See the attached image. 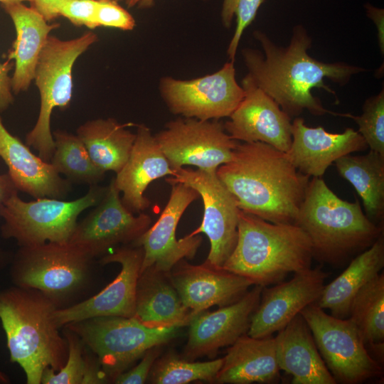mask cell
<instances>
[{
	"mask_svg": "<svg viewBox=\"0 0 384 384\" xmlns=\"http://www.w3.org/2000/svg\"><path fill=\"white\" fill-rule=\"evenodd\" d=\"M353 119L358 126V132L365 139L370 150L384 156V89L376 95L368 98L360 115L338 113Z\"/></svg>",
	"mask_w": 384,
	"mask_h": 384,
	"instance_id": "obj_35",
	"label": "cell"
},
{
	"mask_svg": "<svg viewBox=\"0 0 384 384\" xmlns=\"http://www.w3.org/2000/svg\"><path fill=\"white\" fill-rule=\"evenodd\" d=\"M170 185V196L159 219L132 243L144 251L140 273L148 268L169 273L181 260L192 259L201 244L202 238L198 235H188L179 240L176 237L181 218L199 197L198 193L182 183Z\"/></svg>",
	"mask_w": 384,
	"mask_h": 384,
	"instance_id": "obj_16",
	"label": "cell"
},
{
	"mask_svg": "<svg viewBox=\"0 0 384 384\" xmlns=\"http://www.w3.org/2000/svg\"><path fill=\"white\" fill-rule=\"evenodd\" d=\"M279 371L275 337L253 338L245 334L227 349L215 383H274Z\"/></svg>",
	"mask_w": 384,
	"mask_h": 384,
	"instance_id": "obj_26",
	"label": "cell"
},
{
	"mask_svg": "<svg viewBox=\"0 0 384 384\" xmlns=\"http://www.w3.org/2000/svg\"><path fill=\"white\" fill-rule=\"evenodd\" d=\"M68 345V358L58 371L47 368L43 373L42 384H97L110 381L96 356L73 331L63 327Z\"/></svg>",
	"mask_w": 384,
	"mask_h": 384,
	"instance_id": "obj_32",
	"label": "cell"
},
{
	"mask_svg": "<svg viewBox=\"0 0 384 384\" xmlns=\"http://www.w3.org/2000/svg\"><path fill=\"white\" fill-rule=\"evenodd\" d=\"M329 273L320 267L295 272L287 282L263 287L252 315L247 334L253 338L272 336L284 328L307 306L316 302Z\"/></svg>",
	"mask_w": 384,
	"mask_h": 384,
	"instance_id": "obj_17",
	"label": "cell"
},
{
	"mask_svg": "<svg viewBox=\"0 0 384 384\" xmlns=\"http://www.w3.org/2000/svg\"><path fill=\"white\" fill-rule=\"evenodd\" d=\"M265 0H223L221 19L225 27L230 28L234 16L236 26L227 50L230 61L234 62L241 36L255 20Z\"/></svg>",
	"mask_w": 384,
	"mask_h": 384,
	"instance_id": "obj_36",
	"label": "cell"
},
{
	"mask_svg": "<svg viewBox=\"0 0 384 384\" xmlns=\"http://www.w3.org/2000/svg\"><path fill=\"white\" fill-rule=\"evenodd\" d=\"M10 380L6 374L0 370V384H8Z\"/></svg>",
	"mask_w": 384,
	"mask_h": 384,
	"instance_id": "obj_45",
	"label": "cell"
},
{
	"mask_svg": "<svg viewBox=\"0 0 384 384\" xmlns=\"http://www.w3.org/2000/svg\"><path fill=\"white\" fill-rule=\"evenodd\" d=\"M1 7L10 16L16 30V38L7 60H14L11 88L13 93L18 95L26 91L33 81L42 49L50 31L60 24L49 23L37 11L22 2L1 4Z\"/></svg>",
	"mask_w": 384,
	"mask_h": 384,
	"instance_id": "obj_24",
	"label": "cell"
},
{
	"mask_svg": "<svg viewBox=\"0 0 384 384\" xmlns=\"http://www.w3.org/2000/svg\"><path fill=\"white\" fill-rule=\"evenodd\" d=\"M262 289L263 287L255 285L235 302L194 316L188 324V338L184 352L187 359L214 356L219 348L230 346L247 334Z\"/></svg>",
	"mask_w": 384,
	"mask_h": 384,
	"instance_id": "obj_20",
	"label": "cell"
},
{
	"mask_svg": "<svg viewBox=\"0 0 384 384\" xmlns=\"http://www.w3.org/2000/svg\"><path fill=\"white\" fill-rule=\"evenodd\" d=\"M300 314L336 383L357 384L381 375V366L370 355L351 319L328 314L316 302L306 306Z\"/></svg>",
	"mask_w": 384,
	"mask_h": 384,
	"instance_id": "obj_10",
	"label": "cell"
},
{
	"mask_svg": "<svg viewBox=\"0 0 384 384\" xmlns=\"http://www.w3.org/2000/svg\"><path fill=\"white\" fill-rule=\"evenodd\" d=\"M98 41L97 36L86 32L70 40L49 36L38 58L34 73L41 104L37 121L26 136V144L50 162L55 143L50 129L55 108L66 110L73 96V68L77 59Z\"/></svg>",
	"mask_w": 384,
	"mask_h": 384,
	"instance_id": "obj_7",
	"label": "cell"
},
{
	"mask_svg": "<svg viewBox=\"0 0 384 384\" xmlns=\"http://www.w3.org/2000/svg\"><path fill=\"white\" fill-rule=\"evenodd\" d=\"M114 178L95 208L77 223L69 242L92 258L117 245L132 244L151 225V217L134 215L122 203Z\"/></svg>",
	"mask_w": 384,
	"mask_h": 384,
	"instance_id": "obj_15",
	"label": "cell"
},
{
	"mask_svg": "<svg viewBox=\"0 0 384 384\" xmlns=\"http://www.w3.org/2000/svg\"><path fill=\"white\" fill-rule=\"evenodd\" d=\"M117 2L123 1L128 8L137 6L139 9H149L153 6L154 0H114Z\"/></svg>",
	"mask_w": 384,
	"mask_h": 384,
	"instance_id": "obj_44",
	"label": "cell"
},
{
	"mask_svg": "<svg viewBox=\"0 0 384 384\" xmlns=\"http://www.w3.org/2000/svg\"><path fill=\"white\" fill-rule=\"evenodd\" d=\"M107 188L98 184L90 186L85 195L70 201L41 198L28 202L16 193L0 206V217L4 221L1 236L15 239L20 247L68 242L79 215L98 204Z\"/></svg>",
	"mask_w": 384,
	"mask_h": 384,
	"instance_id": "obj_8",
	"label": "cell"
},
{
	"mask_svg": "<svg viewBox=\"0 0 384 384\" xmlns=\"http://www.w3.org/2000/svg\"><path fill=\"white\" fill-rule=\"evenodd\" d=\"M132 125L112 118L96 119L81 124L76 135L97 167L117 174L127 162L136 139V133L127 129Z\"/></svg>",
	"mask_w": 384,
	"mask_h": 384,
	"instance_id": "obj_29",
	"label": "cell"
},
{
	"mask_svg": "<svg viewBox=\"0 0 384 384\" xmlns=\"http://www.w3.org/2000/svg\"><path fill=\"white\" fill-rule=\"evenodd\" d=\"M160 352L161 346H155L149 349L143 355L138 364L117 375L112 380L113 383L117 384L144 383Z\"/></svg>",
	"mask_w": 384,
	"mask_h": 384,
	"instance_id": "obj_39",
	"label": "cell"
},
{
	"mask_svg": "<svg viewBox=\"0 0 384 384\" xmlns=\"http://www.w3.org/2000/svg\"><path fill=\"white\" fill-rule=\"evenodd\" d=\"M55 149L50 163L70 183L98 184L105 172L97 167L80 138L64 130L53 134Z\"/></svg>",
	"mask_w": 384,
	"mask_h": 384,
	"instance_id": "obj_33",
	"label": "cell"
},
{
	"mask_svg": "<svg viewBox=\"0 0 384 384\" xmlns=\"http://www.w3.org/2000/svg\"><path fill=\"white\" fill-rule=\"evenodd\" d=\"M66 0H31V7L37 11L48 21L58 17V11Z\"/></svg>",
	"mask_w": 384,
	"mask_h": 384,
	"instance_id": "obj_41",
	"label": "cell"
},
{
	"mask_svg": "<svg viewBox=\"0 0 384 384\" xmlns=\"http://www.w3.org/2000/svg\"><path fill=\"white\" fill-rule=\"evenodd\" d=\"M334 164L362 199L366 216L376 224L380 222L384 215V156L370 150L364 155L343 156Z\"/></svg>",
	"mask_w": 384,
	"mask_h": 384,
	"instance_id": "obj_30",
	"label": "cell"
},
{
	"mask_svg": "<svg viewBox=\"0 0 384 384\" xmlns=\"http://www.w3.org/2000/svg\"><path fill=\"white\" fill-rule=\"evenodd\" d=\"M277 333L275 340L278 366L280 370L292 376V383H336L301 314Z\"/></svg>",
	"mask_w": 384,
	"mask_h": 384,
	"instance_id": "obj_25",
	"label": "cell"
},
{
	"mask_svg": "<svg viewBox=\"0 0 384 384\" xmlns=\"http://www.w3.org/2000/svg\"><path fill=\"white\" fill-rule=\"evenodd\" d=\"M97 4V0H66L58 9V16L66 18L75 26L95 29Z\"/></svg>",
	"mask_w": 384,
	"mask_h": 384,
	"instance_id": "obj_38",
	"label": "cell"
},
{
	"mask_svg": "<svg viewBox=\"0 0 384 384\" xmlns=\"http://www.w3.org/2000/svg\"><path fill=\"white\" fill-rule=\"evenodd\" d=\"M95 22L97 27L132 31L135 26L133 16L114 0H97Z\"/></svg>",
	"mask_w": 384,
	"mask_h": 384,
	"instance_id": "obj_37",
	"label": "cell"
},
{
	"mask_svg": "<svg viewBox=\"0 0 384 384\" xmlns=\"http://www.w3.org/2000/svg\"><path fill=\"white\" fill-rule=\"evenodd\" d=\"M154 137L174 171L184 166L216 171L232 160L238 143L218 119L179 118L168 122Z\"/></svg>",
	"mask_w": 384,
	"mask_h": 384,
	"instance_id": "obj_12",
	"label": "cell"
},
{
	"mask_svg": "<svg viewBox=\"0 0 384 384\" xmlns=\"http://www.w3.org/2000/svg\"><path fill=\"white\" fill-rule=\"evenodd\" d=\"M0 158L19 191L35 198L61 199L71 189V183L60 176L50 162L35 155L27 144L11 134L0 116Z\"/></svg>",
	"mask_w": 384,
	"mask_h": 384,
	"instance_id": "obj_23",
	"label": "cell"
},
{
	"mask_svg": "<svg viewBox=\"0 0 384 384\" xmlns=\"http://www.w3.org/2000/svg\"><path fill=\"white\" fill-rule=\"evenodd\" d=\"M159 87L171 112L200 120L230 117L245 96L232 61L213 74L190 80L163 78Z\"/></svg>",
	"mask_w": 384,
	"mask_h": 384,
	"instance_id": "obj_13",
	"label": "cell"
},
{
	"mask_svg": "<svg viewBox=\"0 0 384 384\" xmlns=\"http://www.w3.org/2000/svg\"><path fill=\"white\" fill-rule=\"evenodd\" d=\"M168 276L193 317L213 306L222 307L235 302L254 285L249 279L206 261L194 265L182 260Z\"/></svg>",
	"mask_w": 384,
	"mask_h": 384,
	"instance_id": "obj_19",
	"label": "cell"
},
{
	"mask_svg": "<svg viewBox=\"0 0 384 384\" xmlns=\"http://www.w3.org/2000/svg\"><path fill=\"white\" fill-rule=\"evenodd\" d=\"M174 173L149 128L139 124L129 158L113 178L116 188L122 193L124 206L133 213H140L150 205L144 195L148 186Z\"/></svg>",
	"mask_w": 384,
	"mask_h": 384,
	"instance_id": "obj_22",
	"label": "cell"
},
{
	"mask_svg": "<svg viewBox=\"0 0 384 384\" xmlns=\"http://www.w3.org/2000/svg\"><path fill=\"white\" fill-rule=\"evenodd\" d=\"M313 258L310 239L299 225L240 210L237 242L222 268L265 287L310 268Z\"/></svg>",
	"mask_w": 384,
	"mask_h": 384,
	"instance_id": "obj_4",
	"label": "cell"
},
{
	"mask_svg": "<svg viewBox=\"0 0 384 384\" xmlns=\"http://www.w3.org/2000/svg\"><path fill=\"white\" fill-rule=\"evenodd\" d=\"M348 318L358 328L366 345L380 356L384 339V274L379 273L353 299Z\"/></svg>",
	"mask_w": 384,
	"mask_h": 384,
	"instance_id": "obj_31",
	"label": "cell"
},
{
	"mask_svg": "<svg viewBox=\"0 0 384 384\" xmlns=\"http://www.w3.org/2000/svg\"><path fill=\"white\" fill-rule=\"evenodd\" d=\"M31 0H0V2L1 4H6V3H13V2H23V1H29L31 2Z\"/></svg>",
	"mask_w": 384,
	"mask_h": 384,
	"instance_id": "obj_46",
	"label": "cell"
},
{
	"mask_svg": "<svg viewBox=\"0 0 384 384\" xmlns=\"http://www.w3.org/2000/svg\"><path fill=\"white\" fill-rule=\"evenodd\" d=\"M96 356L109 380L150 348L176 337L180 327H149L135 317L98 316L66 324ZM63 326V327H64Z\"/></svg>",
	"mask_w": 384,
	"mask_h": 384,
	"instance_id": "obj_9",
	"label": "cell"
},
{
	"mask_svg": "<svg viewBox=\"0 0 384 384\" xmlns=\"http://www.w3.org/2000/svg\"><path fill=\"white\" fill-rule=\"evenodd\" d=\"M245 96L224 129L235 141L263 142L287 152L292 143V122L278 104L247 75L242 80Z\"/></svg>",
	"mask_w": 384,
	"mask_h": 384,
	"instance_id": "obj_18",
	"label": "cell"
},
{
	"mask_svg": "<svg viewBox=\"0 0 384 384\" xmlns=\"http://www.w3.org/2000/svg\"><path fill=\"white\" fill-rule=\"evenodd\" d=\"M367 16L375 23L378 30V40L382 55L384 51V10L370 4L365 5Z\"/></svg>",
	"mask_w": 384,
	"mask_h": 384,
	"instance_id": "obj_43",
	"label": "cell"
},
{
	"mask_svg": "<svg viewBox=\"0 0 384 384\" xmlns=\"http://www.w3.org/2000/svg\"><path fill=\"white\" fill-rule=\"evenodd\" d=\"M295 224L309 236L314 257L331 265L366 250L383 234L358 201L341 199L321 177L309 180Z\"/></svg>",
	"mask_w": 384,
	"mask_h": 384,
	"instance_id": "obj_5",
	"label": "cell"
},
{
	"mask_svg": "<svg viewBox=\"0 0 384 384\" xmlns=\"http://www.w3.org/2000/svg\"><path fill=\"white\" fill-rule=\"evenodd\" d=\"M223 363V358L194 362L169 353L155 361L149 380L156 384H186L197 380L214 382Z\"/></svg>",
	"mask_w": 384,
	"mask_h": 384,
	"instance_id": "obj_34",
	"label": "cell"
},
{
	"mask_svg": "<svg viewBox=\"0 0 384 384\" xmlns=\"http://www.w3.org/2000/svg\"><path fill=\"white\" fill-rule=\"evenodd\" d=\"M143 256L142 247L134 245L122 246L104 255L100 263H119V273L95 295L67 307L56 309L53 317L58 327L60 329L72 322L98 316L134 317L137 284Z\"/></svg>",
	"mask_w": 384,
	"mask_h": 384,
	"instance_id": "obj_14",
	"label": "cell"
},
{
	"mask_svg": "<svg viewBox=\"0 0 384 384\" xmlns=\"http://www.w3.org/2000/svg\"><path fill=\"white\" fill-rule=\"evenodd\" d=\"M254 37L263 52L252 48L242 50L247 75L291 119L304 110L315 116L337 115L326 110L311 91L323 89L336 96L324 83L325 79L345 85L353 75L366 70L343 62L324 63L311 57L308 50L311 47V38L302 25L294 27L286 47L277 46L260 31L254 32Z\"/></svg>",
	"mask_w": 384,
	"mask_h": 384,
	"instance_id": "obj_1",
	"label": "cell"
},
{
	"mask_svg": "<svg viewBox=\"0 0 384 384\" xmlns=\"http://www.w3.org/2000/svg\"><path fill=\"white\" fill-rule=\"evenodd\" d=\"M169 184L182 183L193 188L202 198V222L190 235L204 233L210 247L206 262L222 268L233 251L238 239L240 208L235 196L219 179L216 171L181 167L166 178Z\"/></svg>",
	"mask_w": 384,
	"mask_h": 384,
	"instance_id": "obj_11",
	"label": "cell"
},
{
	"mask_svg": "<svg viewBox=\"0 0 384 384\" xmlns=\"http://www.w3.org/2000/svg\"><path fill=\"white\" fill-rule=\"evenodd\" d=\"M216 174L239 208L269 222L295 224L309 182L286 152L263 142H238Z\"/></svg>",
	"mask_w": 384,
	"mask_h": 384,
	"instance_id": "obj_2",
	"label": "cell"
},
{
	"mask_svg": "<svg viewBox=\"0 0 384 384\" xmlns=\"http://www.w3.org/2000/svg\"><path fill=\"white\" fill-rule=\"evenodd\" d=\"M134 317L149 327H181L193 318L168 273L151 268L142 271L138 278Z\"/></svg>",
	"mask_w": 384,
	"mask_h": 384,
	"instance_id": "obj_27",
	"label": "cell"
},
{
	"mask_svg": "<svg viewBox=\"0 0 384 384\" xmlns=\"http://www.w3.org/2000/svg\"><path fill=\"white\" fill-rule=\"evenodd\" d=\"M367 148L363 137L353 128L330 133L322 127H308L297 117L292 122V143L286 153L300 172L309 177H321L340 157Z\"/></svg>",
	"mask_w": 384,
	"mask_h": 384,
	"instance_id": "obj_21",
	"label": "cell"
},
{
	"mask_svg": "<svg viewBox=\"0 0 384 384\" xmlns=\"http://www.w3.org/2000/svg\"><path fill=\"white\" fill-rule=\"evenodd\" d=\"M384 267V238L382 234L368 249L352 260L334 280L324 285L316 304L331 315L348 317L351 302L358 292L380 273Z\"/></svg>",
	"mask_w": 384,
	"mask_h": 384,
	"instance_id": "obj_28",
	"label": "cell"
},
{
	"mask_svg": "<svg viewBox=\"0 0 384 384\" xmlns=\"http://www.w3.org/2000/svg\"><path fill=\"white\" fill-rule=\"evenodd\" d=\"M13 67L14 63L8 60L0 63V112L6 110L14 102L11 78L9 75Z\"/></svg>",
	"mask_w": 384,
	"mask_h": 384,
	"instance_id": "obj_40",
	"label": "cell"
},
{
	"mask_svg": "<svg viewBox=\"0 0 384 384\" xmlns=\"http://www.w3.org/2000/svg\"><path fill=\"white\" fill-rule=\"evenodd\" d=\"M56 305L38 290L13 286L0 290V321L10 361L27 384H40L43 371L59 370L68 354L66 338L53 317Z\"/></svg>",
	"mask_w": 384,
	"mask_h": 384,
	"instance_id": "obj_3",
	"label": "cell"
},
{
	"mask_svg": "<svg viewBox=\"0 0 384 384\" xmlns=\"http://www.w3.org/2000/svg\"><path fill=\"white\" fill-rule=\"evenodd\" d=\"M9 174H0V206L9 199L12 195L18 193ZM8 260L6 254L0 250V270L7 264Z\"/></svg>",
	"mask_w": 384,
	"mask_h": 384,
	"instance_id": "obj_42",
	"label": "cell"
},
{
	"mask_svg": "<svg viewBox=\"0 0 384 384\" xmlns=\"http://www.w3.org/2000/svg\"><path fill=\"white\" fill-rule=\"evenodd\" d=\"M94 258L70 242L20 247L11 267L14 286L39 291L58 309L74 304L91 277Z\"/></svg>",
	"mask_w": 384,
	"mask_h": 384,
	"instance_id": "obj_6",
	"label": "cell"
}]
</instances>
